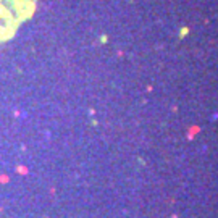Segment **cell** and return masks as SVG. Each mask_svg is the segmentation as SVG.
Listing matches in <instances>:
<instances>
[{"instance_id": "obj_1", "label": "cell", "mask_w": 218, "mask_h": 218, "mask_svg": "<svg viewBox=\"0 0 218 218\" xmlns=\"http://www.w3.org/2000/svg\"><path fill=\"white\" fill-rule=\"evenodd\" d=\"M37 0H0V44L10 41L32 16Z\"/></svg>"}]
</instances>
